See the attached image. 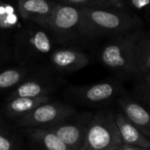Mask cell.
<instances>
[{
  "label": "cell",
  "instance_id": "8",
  "mask_svg": "<svg viewBox=\"0 0 150 150\" xmlns=\"http://www.w3.org/2000/svg\"><path fill=\"white\" fill-rule=\"evenodd\" d=\"M92 113H73L69 117L46 128L55 134L71 150H79L83 142L86 128Z\"/></svg>",
  "mask_w": 150,
  "mask_h": 150
},
{
  "label": "cell",
  "instance_id": "2",
  "mask_svg": "<svg viewBox=\"0 0 150 150\" xmlns=\"http://www.w3.org/2000/svg\"><path fill=\"white\" fill-rule=\"evenodd\" d=\"M139 26L112 36L102 47L99 58L102 64L120 78H134L138 73L134 65L135 43L143 32Z\"/></svg>",
  "mask_w": 150,
  "mask_h": 150
},
{
  "label": "cell",
  "instance_id": "1",
  "mask_svg": "<svg viewBox=\"0 0 150 150\" xmlns=\"http://www.w3.org/2000/svg\"><path fill=\"white\" fill-rule=\"evenodd\" d=\"M85 39L113 36L142 26V20L127 9L81 8Z\"/></svg>",
  "mask_w": 150,
  "mask_h": 150
},
{
  "label": "cell",
  "instance_id": "12",
  "mask_svg": "<svg viewBox=\"0 0 150 150\" xmlns=\"http://www.w3.org/2000/svg\"><path fill=\"white\" fill-rule=\"evenodd\" d=\"M119 106L130 122L138 127L146 136H150V116L147 109L136 99L127 96L118 98Z\"/></svg>",
  "mask_w": 150,
  "mask_h": 150
},
{
  "label": "cell",
  "instance_id": "20",
  "mask_svg": "<svg viewBox=\"0 0 150 150\" xmlns=\"http://www.w3.org/2000/svg\"><path fill=\"white\" fill-rule=\"evenodd\" d=\"M58 4L79 8H116L108 0H54Z\"/></svg>",
  "mask_w": 150,
  "mask_h": 150
},
{
  "label": "cell",
  "instance_id": "15",
  "mask_svg": "<svg viewBox=\"0 0 150 150\" xmlns=\"http://www.w3.org/2000/svg\"><path fill=\"white\" fill-rule=\"evenodd\" d=\"M30 137L42 150H71L55 134L46 128H28Z\"/></svg>",
  "mask_w": 150,
  "mask_h": 150
},
{
  "label": "cell",
  "instance_id": "24",
  "mask_svg": "<svg viewBox=\"0 0 150 150\" xmlns=\"http://www.w3.org/2000/svg\"><path fill=\"white\" fill-rule=\"evenodd\" d=\"M120 150H150V149L133 146V145H127V144H122L120 147Z\"/></svg>",
  "mask_w": 150,
  "mask_h": 150
},
{
  "label": "cell",
  "instance_id": "23",
  "mask_svg": "<svg viewBox=\"0 0 150 150\" xmlns=\"http://www.w3.org/2000/svg\"><path fill=\"white\" fill-rule=\"evenodd\" d=\"M114 7L119 9H127L124 0H108Z\"/></svg>",
  "mask_w": 150,
  "mask_h": 150
},
{
  "label": "cell",
  "instance_id": "25",
  "mask_svg": "<svg viewBox=\"0 0 150 150\" xmlns=\"http://www.w3.org/2000/svg\"><path fill=\"white\" fill-rule=\"evenodd\" d=\"M120 147H121V146H119V147H115V148H109V149H101V150H120Z\"/></svg>",
  "mask_w": 150,
  "mask_h": 150
},
{
  "label": "cell",
  "instance_id": "5",
  "mask_svg": "<svg viewBox=\"0 0 150 150\" xmlns=\"http://www.w3.org/2000/svg\"><path fill=\"white\" fill-rule=\"evenodd\" d=\"M56 44L64 46L77 39H85L83 27L82 9L58 4L46 26Z\"/></svg>",
  "mask_w": 150,
  "mask_h": 150
},
{
  "label": "cell",
  "instance_id": "10",
  "mask_svg": "<svg viewBox=\"0 0 150 150\" xmlns=\"http://www.w3.org/2000/svg\"><path fill=\"white\" fill-rule=\"evenodd\" d=\"M50 66L59 73H74L90 64L87 54L70 47H55L48 56Z\"/></svg>",
  "mask_w": 150,
  "mask_h": 150
},
{
  "label": "cell",
  "instance_id": "22",
  "mask_svg": "<svg viewBox=\"0 0 150 150\" xmlns=\"http://www.w3.org/2000/svg\"><path fill=\"white\" fill-rule=\"evenodd\" d=\"M125 4L126 1L128 2L129 6L135 11H143L147 15L149 13V4L150 0H124Z\"/></svg>",
  "mask_w": 150,
  "mask_h": 150
},
{
  "label": "cell",
  "instance_id": "27",
  "mask_svg": "<svg viewBox=\"0 0 150 150\" xmlns=\"http://www.w3.org/2000/svg\"><path fill=\"white\" fill-rule=\"evenodd\" d=\"M1 58H2V54H1V51H0V60H1Z\"/></svg>",
  "mask_w": 150,
  "mask_h": 150
},
{
  "label": "cell",
  "instance_id": "21",
  "mask_svg": "<svg viewBox=\"0 0 150 150\" xmlns=\"http://www.w3.org/2000/svg\"><path fill=\"white\" fill-rule=\"evenodd\" d=\"M0 150H18L12 138L0 128Z\"/></svg>",
  "mask_w": 150,
  "mask_h": 150
},
{
  "label": "cell",
  "instance_id": "3",
  "mask_svg": "<svg viewBox=\"0 0 150 150\" xmlns=\"http://www.w3.org/2000/svg\"><path fill=\"white\" fill-rule=\"evenodd\" d=\"M56 42L45 26L33 22H27L18 31L15 40V55L22 65L48 58L55 48Z\"/></svg>",
  "mask_w": 150,
  "mask_h": 150
},
{
  "label": "cell",
  "instance_id": "4",
  "mask_svg": "<svg viewBox=\"0 0 150 150\" xmlns=\"http://www.w3.org/2000/svg\"><path fill=\"white\" fill-rule=\"evenodd\" d=\"M122 144L114 114L103 111L92 114L79 150H101Z\"/></svg>",
  "mask_w": 150,
  "mask_h": 150
},
{
  "label": "cell",
  "instance_id": "7",
  "mask_svg": "<svg viewBox=\"0 0 150 150\" xmlns=\"http://www.w3.org/2000/svg\"><path fill=\"white\" fill-rule=\"evenodd\" d=\"M76 112V108L70 105L48 101L16 120V124L25 128L47 127L69 117Z\"/></svg>",
  "mask_w": 150,
  "mask_h": 150
},
{
  "label": "cell",
  "instance_id": "9",
  "mask_svg": "<svg viewBox=\"0 0 150 150\" xmlns=\"http://www.w3.org/2000/svg\"><path fill=\"white\" fill-rule=\"evenodd\" d=\"M60 85V81L48 74H30L12 89L8 99L18 97L36 98L49 96Z\"/></svg>",
  "mask_w": 150,
  "mask_h": 150
},
{
  "label": "cell",
  "instance_id": "16",
  "mask_svg": "<svg viewBox=\"0 0 150 150\" xmlns=\"http://www.w3.org/2000/svg\"><path fill=\"white\" fill-rule=\"evenodd\" d=\"M134 65L138 72L150 73V35L143 31L134 47Z\"/></svg>",
  "mask_w": 150,
  "mask_h": 150
},
{
  "label": "cell",
  "instance_id": "19",
  "mask_svg": "<svg viewBox=\"0 0 150 150\" xmlns=\"http://www.w3.org/2000/svg\"><path fill=\"white\" fill-rule=\"evenodd\" d=\"M134 92L139 100L149 105L150 102V73L138 72L134 76Z\"/></svg>",
  "mask_w": 150,
  "mask_h": 150
},
{
  "label": "cell",
  "instance_id": "17",
  "mask_svg": "<svg viewBox=\"0 0 150 150\" xmlns=\"http://www.w3.org/2000/svg\"><path fill=\"white\" fill-rule=\"evenodd\" d=\"M32 72L29 65H21L0 71V92L14 89Z\"/></svg>",
  "mask_w": 150,
  "mask_h": 150
},
{
  "label": "cell",
  "instance_id": "18",
  "mask_svg": "<svg viewBox=\"0 0 150 150\" xmlns=\"http://www.w3.org/2000/svg\"><path fill=\"white\" fill-rule=\"evenodd\" d=\"M20 15L17 7L0 1V29L12 30L18 27Z\"/></svg>",
  "mask_w": 150,
  "mask_h": 150
},
{
  "label": "cell",
  "instance_id": "26",
  "mask_svg": "<svg viewBox=\"0 0 150 150\" xmlns=\"http://www.w3.org/2000/svg\"><path fill=\"white\" fill-rule=\"evenodd\" d=\"M1 127H2V121H1V119H0V128H1Z\"/></svg>",
  "mask_w": 150,
  "mask_h": 150
},
{
  "label": "cell",
  "instance_id": "13",
  "mask_svg": "<svg viewBox=\"0 0 150 150\" xmlns=\"http://www.w3.org/2000/svg\"><path fill=\"white\" fill-rule=\"evenodd\" d=\"M114 118L123 144L150 149L149 137L130 122L125 115L117 113L114 114Z\"/></svg>",
  "mask_w": 150,
  "mask_h": 150
},
{
  "label": "cell",
  "instance_id": "14",
  "mask_svg": "<svg viewBox=\"0 0 150 150\" xmlns=\"http://www.w3.org/2000/svg\"><path fill=\"white\" fill-rule=\"evenodd\" d=\"M50 101L49 96L36 97V98H27V97H18L11 99H8L4 111L8 117L18 120L22 116L27 114L33 111L37 106Z\"/></svg>",
  "mask_w": 150,
  "mask_h": 150
},
{
  "label": "cell",
  "instance_id": "6",
  "mask_svg": "<svg viewBox=\"0 0 150 150\" xmlns=\"http://www.w3.org/2000/svg\"><path fill=\"white\" fill-rule=\"evenodd\" d=\"M123 91L121 80L112 78L92 84L69 86L65 91V97L79 105L102 106L122 96Z\"/></svg>",
  "mask_w": 150,
  "mask_h": 150
},
{
  "label": "cell",
  "instance_id": "11",
  "mask_svg": "<svg viewBox=\"0 0 150 150\" xmlns=\"http://www.w3.org/2000/svg\"><path fill=\"white\" fill-rule=\"evenodd\" d=\"M58 3L54 0H17V9L23 20L46 26Z\"/></svg>",
  "mask_w": 150,
  "mask_h": 150
}]
</instances>
